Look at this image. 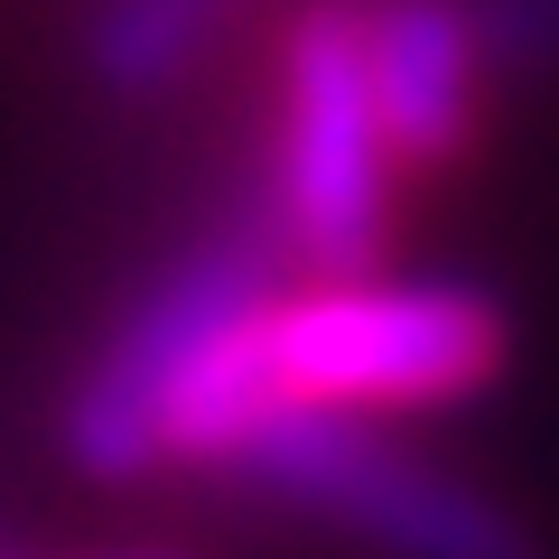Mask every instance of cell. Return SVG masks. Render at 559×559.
Instances as JSON below:
<instances>
[{"mask_svg":"<svg viewBox=\"0 0 559 559\" xmlns=\"http://www.w3.org/2000/svg\"><path fill=\"white\" fill-rule=\"evenodd\" d=\"M289 252L280 234V205L271 215H224L205 242H187L131 308L121 326L103 336V355L75 373L57 411V439H66V466L94 485H131L168 457V411L178 392L197 382V364L215 355L234 326H252L261 308L280 299L271 271Z\"/></svg>","mask_w":559,"mask_h":559,"instance_id":"1","label":"cell"},{"mask_svg":"<svg viewBox=\"0 0 559 559\" xmlns=\"http://www.w3.org/2000/svg\"><path fill=\"white\" fill-rule=\"evenodd\" d=\"M224 476L299 503V513L336 522V532L373 540V550H392V559H540L532 532H522L495 495L439 476V466H419L411 448H392L373 419L345 411V401L271 392L242 419V439L224 448Z\"/></svg>","mask_w":559,"mask_h":559,"instance_id":"2","label":"cell"},{"mask_svg":"<svg viewBox=\"0 0 559 559\" xmlns=\"http://www.w3.org/2000/svg\"><path fill=\"white\" fill-rule=\"evenodd\" d=\"M495 308L448 280L382 289L364 271H326L318 289L261 308V382L289 401H345V411L457 401L495 373Z\"/></svg>","mask_w":559,"mask_h":559,"instance_id":"3","label":"cell"},{"mask_svg":"<svg viewBox=\"0 0 559 559\" xmlns=\"http://www.w3.org/2000/svg\"><path fill=\"white\" fill-rule=\"evenodd\" d=\"M382 178H392V131L364 66V10L318 0L289 28L280 57V234L318 271H364L382 252Z\"/></svg>","mask_w":559,"mask_h":559,"instance_id":"4","label":"cell"},{"mask_svg":"<svg viewBox=\"0 0 559 559\" xmlns=\"http://www.w3.org/2000/svg\"><path fill=\"white\" fill-rule=\"evenodd\" d=\"M364 66L401 159H448L476 121L485 38L466 0H373L364 10Z\"/></svg>","mask_w":559,"mask_h":559,"instance_id":"5","label":"cell"},{"mask_svg":"<svg viewBox=\"0 0 559 559\" xmlns=\"http://www.w3.org/2000/svg\"><path fill=\"white\" fill-rule=\"evenodd\" d=\"M224 20H234V0H94L84 66H94V84L150 103L168 84H187V66L215 47Z\"/></svg>","mask_w":559,"mask_h":559,"instance_id":"6","label":"cell"},{"mask_svg":"<svg viewBox=\"0 0 559 559\" xmlns=\"http://www.w3.org/2000/svg\"><path fill=\"white\" fill-rule=\"evenodd\" d=\"M485 66L503 75H559V0H466Z\"/></svg>","mask_w":559,"mask_h":559,"instance_id":"7","label":"cell"},{"mask_svg":"<svg viewBox=\"0 0 559 559\" xmlns=\"http://www.w3.org/2000/svg\"><path fill=\"white\" fill-rule=\"evenodd\" d=\"M121 559H168V550H121Z\"/></svg>","mask_w":559,"mask_h":559,"instance_id":"8","label":"cell"}]
</instances>
